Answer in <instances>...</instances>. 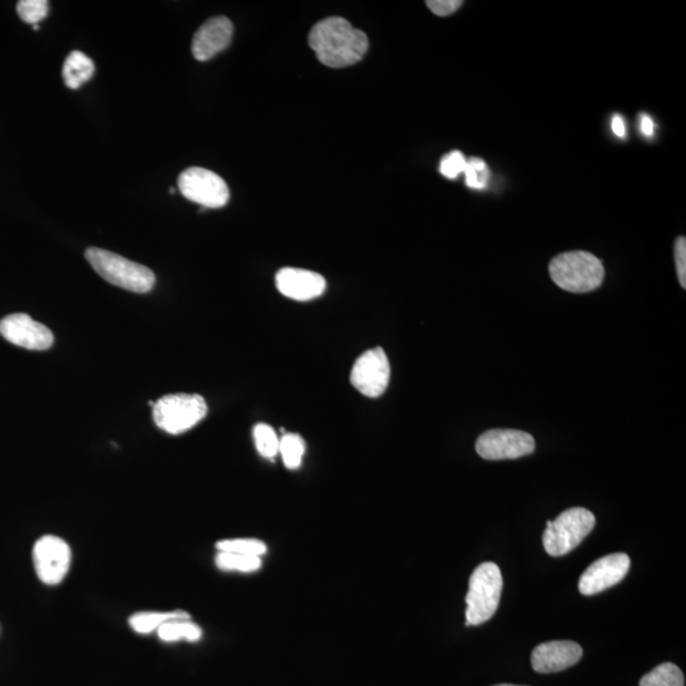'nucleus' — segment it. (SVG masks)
I'll return each mask as SVG.
<instances>
[{
    "instance_id": "nucleus-1",
    "label": "nucleus",
    "mask_w": 686,
    "mask_h": 686,
    "mask_svg": "<svg viewBox=\"0 0 686 686\" xmlns=\"http://www.w3.org/2000/svg\"><path fill=\"white\" fill-rule=\"evenodd\" d=\"M309 46L326 67L346 68L363 60L369 40L345 18L330 17L312 28Z\"/></svg>"
},
{
    "instance_id": "nucleus-2",
    "label": "nucleus",
    "mask_w": 686,
    "mask_h": 686,
    "mask_svg": "<svg viewBox=\"0 0 686 686\" xmlns=\"http://www.w3.org/2000/svg\"><path fill=\"white\" fill-rule=\"evenodd\" d=\"M554 284L570 293H590L603 284L605 270L598 257L585 251L561 253L549 263Z\"/></svg>"
},
{
    "instance_id": "nucleus-3",
    "label": "nucleus",
    "mask_w": 686,
    "mask_h": 686,
    "mask_svg": "<svg viewBox=\"0 0 686 686\" xmlns=\"http://www.w3.org/2000/svg\"><path fill=\"white\" fill-rule=\"evenodd\" d=\"M86 258L107 283L138 294L149 293L153 289L155 276L148 267L95 247L87 249Z\"/></svg>"
},
{
    "instance_id": "nucleus-4",
    "label": "nucleus",
    "mask_w": 686,
    "mask_h": 686,
    "mask_svg": "<svg viewBox=\"0 0 686 686\" xmlns=\"http://www.w3.org/2000/svg\"><path fill=\"white\" fill-rule=\"evenodd\" d=\"M502 587L504 580L495 563H482L474 570L465 598V626H481L495 615L500 604Z\"/></svg>"
},
{
    "instance_id": "nucleus-5",
    "label": "nucleus",
    "mask_w": 686,
    "mask_h": 686,
    "mask_svg": "<svg viewBox=\"0 0 686 686\" xmlns=\"http://www.w3.org/2000/svg\"><path fill=\"white\" fill-rule=\"evenodd\" d=\"M595 524V515L584 507L563 511L556 520L547 521L543 535L545 552L552 557L566 556L592 532Z\"/></svg>"
},
{
    "instance_id": "nucleus-6",
    "label": "nucleus",
    "mask_w": 686,
    "mask_h": 686,
    "mask_svg": "<svg viewBox=\"0 0 686 686\" xmlns=\"http://www.w3.org/2000/svg\"><path fill=\"white\" fill-rule=\"evenodd\" d=\"M208 415V404L199 394H168L153 404V418L159 429L171 435L189 431Z\"/></svg>"
},
{
    "instance_id": "nucleus-7",
    "label": "nucleus",
    "mask_w": 686,
    "mask_h": 686,
    "mask_svg": "<svg viewBox=\"0 0 686 686\" xmlns=\"http://www.w3.org/2000/svg\"><path fill=\"white\" fill-rule=\"evenodd\" d=\"M178 189L187 200L208 209L223 208L230 197L229 187L223 178L201 167L183 171L178 177Z\"/></svg>"
},
{
    "instance_id": "nucleus-8",
    "label": "nucleus",
    "mask_w": 686,
    "mask_h": 686,
    "mask_svg": "<svg viewBox=\"0 0 686 686\" xmlns=\"http://www.w3.org/2000/svg\"><path fill=\"white\" fill-rule=\"evenodd\" d=\"M391 379V364L380 347L365 351L351 370V384L363 396L378 398L387 391Z\"/></svg>"
},
{
    "instance_id": "nucleus-9",
    "label": "nucleus",
    "mask_w": 686,
    "mask_h": 686,
    "mask_svg": "<svg viewBox=\"0 0 686 686\" xmlns=\"http://www.w3.org/2000/svg\"><path fill=\"white\" fill-rule=\"evenodd\" d=\"M72 563V551L67 542L45 535L34 547V565L37 576L45 585L56 586L68 575Z\"/></svg>"
},
{
    "instance_id": "nucleus-10",
    "label": "nucleus",
    "mask_w": 686,
    "mask_h": 686,
    "mask_svg": "<svg viewBox=\"0 0 686 686\" xmlns=\"http://www.w3.org/2000/svg\"><path fill=\"white\" fill-rule=\"evenodd\" d=\"M476 450L486 460L519 459L533 453L535 440L524 431L490 430L479 436Z\"/></svg>"
},
{
    "instance_id": "nucleus-11",
    "label": "nucleus",
    "mask_w": 686,
    "mask_h": 686,
    "mask_svg": "<svg viewBox=\"0 0 686 686\" xmlns=\"http://www.w3.org/2000/svg\"><path fill=\"white\" fill-rule=\"evenodd\" d=\"M631 558L626 553L609 554L587 567L582 573L579 590L582 595L591 596L610 589L627 576Z\"/></svg>"
},
{
    "instance_id": "nucleus-12",
    "label": "nucleus",
    "mask_w": 686,
    "mask_h": 686,
    "mask_svg": "<svg viewBox=\"0 0 686 686\" xmlns=\"http://www.w3.org/2000/svg\"><path fill=\"white\" fill-rule=\"evenodd\" d=\"M0 335L13 345L27 350L44 351L54 343L53 332L25 313L11 314L0 321Z\"/></svg>"
},
{
    "instance_id": "nucleus-13",
    "label": "nucleus",
    "mask_w": 686,
    "mask_h": 686,
    "mask_svg": "<svg viewBox=\"0 0 686 686\" xmlns=\"http://www.w3.org/2000/svg\"><path fill=\"white\" fill-rule=\"evenodd\" d=\"M326 279L317 272L285 267L276 274V288L286 298L308 302L326 291Z\"/></svg>"
},
{
    "instance_id": "nucleus-14",
    "label": "nucleus",
    "mask_w": 686,
    "mask_h": 686,
    "mask_svg": "<svg viewBox=\"0 0 686 686\" xmlns=\"http://www.w3.org/2000/svg\"><path fill=\"white\" fill-rule=\"evenodd\" d=\"M584 651L579 643L551 641L542 643L532 653V666L537 673L552 674L568 669L581 660Z\"/></svg>"
},
{
    "instance_id": "nucleus-15",
    "label": "nucleus",
    "mask_w": 686,
    "mask_h": 686,
    "mask_svg": "<svg viewBox=\"0 0 686 686\" xmlns=\"http://www.w3.org/2000/svg\"><path fill=\"white\" fill-rule=\"evenodd\" d=\"M233 37V23L224 16L210 18L192 40V54L199 61H208L228 48Z\"/></svg>"
},
{
    "instance_id": "nucleus-16",
    "label": "nucleus",
    "mask_w": 686,
    "mask_h": 686,
    "mask_svg": "<svg viewBox=\"0 0 686 686\" xmlns=\"http://www.w3.org/2000/svg\"><path fill=\"white\" fill-rule=\"evenodd\" d=\"M95 63L81 51H73L65 59L63 68L64 83L70 89H78L95 74Z\"/></svg>"
},
{
    "instance_id": "nucleus-17",
    "label": "nucleus",
    "mask_w": 686,
    "mask_h": 686,
    "mask_svg": "<svg viewBox=\"0 0 686 686\" xmlns=\"http://www.w3.org/2000/svg\"><path fill=\"white\" fill-rule=\"evenodd\" d=\"M187 618H191V615L187 612H183V610H175V612L167 613L142 612L136 613L133 617H130L129 624L136 633L150 634L157 632L159 628L164 626V624L171 622V620Z\"/></svg>"
},
{
    "instance_id": "nucleus-18",
    "label": "nucleus",
    "mask_w": 686,
    "mask_h": 686,
    "mask_svg": "<svg viewBox=\"0 0 686 686\" xmlns=\"http://www.w3.org/2000/svg\"><path fill=\"white\" fill-rule=\"evenodd\" d=\"M157 634L163 642H197L202 637V629L191 618L175 619L159 628Z\"/></svg>"
},
{
    "instance_id": "nucleus-19",
    "label": "nucleus",
    "mask_w": 686,
    "mask_h": 686,
    "mask_svg": "<svg viewBox=\"0 0 686 686\" xmlns=\"http://www.w3.org/2000/svg\"><path fill=\"white\" fill-rule=\"evenodd\" d=\"M683 671L671 662H665L643 676L639 686H684Z\"/></svg>"
},
{
    "instance_id": "nucleus-20",
    "label": "nucleus",
    "mask_w": 686,
    "mask_h": 686,
    "mask_svg": "<svg viewBox=\"0 0 686 686\" xmlns=\"http://www.w3.org/2000/svg\"><path fill=\"white\" fill-rule=\"evenodd\" d=\"M219 570L227 572L253 573L262 566L261 557L242 556V554L219 552L215 557Z\"/></svg>"
},
{
    "instance_id": "nucleus-21",
    "label": "nucleus",
    "mask_w": 686,
    "mask_h": 686,
    "mask_svg": "<svg viewBox=\"0 0 686 686\" xmlns=\"http://www.w3.org/2000/svg\"><path fill=\"white\" fill-rule=\"evenodd\" d=\"M305 454V443L298 434H285L280 439L279 455L283 458L285 467L295 471L302 465Z\"/></svg>"
},
{
    "instance_id": "nucleus-22",
    "label": "nucleus",
    "mask_w": 686,
    "mask_h": 686,
    "mask_svg": "<svg viewBox=\"0 0 686 686\" xmlns=\"http://www.w3.org/2000/svg\"><path fill=\"white\" fill-rule=\"evenodd\" d=\"M218 552L242 554V556L261 557L267 552V545L258 539H225L216 544Z\"/></svg>"
},
{
    "instance_id": "nucleus-23",
    "label": "nucleus",
    "mask_w": 686,
    "mask_h": 686,
    "mask_svg": "<svg viewBox=\"0 0 686 686\" xmlns=\"http://www.w3.org/2000/svg\"><path fill=\"white\" fill-rule=\"evenodd\" d=\"M253 439L258 453L266 459H274L279 455L280 438L271 426L258 424L253 429Z\"/></svg>"
},
{
    "instance_id": "nucleus-24",
    "label": "nucleus",
    "mask_w": 686,
    "mask_h": 686,
    "mask_svg": "<svg viewBox=\"0 0 686 686\" xmlns=\"http://www.w3.org/2000/svg\"><path fill=\"white\" fill-rule=\"evenodd\" d=\"M17 12L23 22L35 26L48 16L49 3L46 0H21L17 4Z\"/></svg>"
},
{
    "instance_id": "nucleus-25",
    "label": "nucleus",
    "mask_w": 686,
    "mask_h": 686,
    "mask_svg": "<svg viewBox=\"0 0 686 686\" xmlns=\"http://www.w3.org/2000/svg\"><path fill=\"white\" fill-rule=\"evenodd\" d=\"M465 183L474 190H483L487 186L490 171L485 161L481 158H471L465 167Z\"/></svg>"
},
{
    "instance_id": "nucleus-26",
    "label": "nucleus",
    "mask_w": 686,
    "mask_h": 686,
    "mask_svg": "<svg viewBox=\"0 0 686 686\" xmlns=\"http://www.w3.org/2000/svg\"><path fill=\"white\" fill-rule=\"evenodd\" d=\"M465 167H467V159L462 153L455 150V152H451L441 159L440 172L449 180H455L464 173Z\"/></svg>"
},
{
    "instance_id": "nucleus-27",
    "label": "nucleus",
    "mask_w": 686,
    "mask_h": 686,
    "mask_svg": "<svg viewBox=\"0 0 686 686\" xmlns=\"http://www.w3.org/2000/svg\"><path fill=\"white\" fill-rule=\"evenodd\" d=\"M426 6L436 16L446 17L458 11L463 6L462 0H429Z\"/></svg>"
},
{
    "instance_id": "nucleus-28",
    "label": "nucleus",
    "mask_w": 686,
    "mask_h": 686,
    "mask_svg": "<svg viewBox=\"0 0 686 686\" xmlns=\"http://www.w3.org/2000/svg\"><path fill=\"white\" fill-rule=\"evenodd\" d=\"M675 262L678 270L679 283L686 288V241L679 237L675 242Z\"/></svg>"
},
{
    "instance_id": "nucleus-29",
    "label": "nucleus",
    "mask_w": 686,
    "mask_h": 686,
    "mask_svg": "<svg viewBox=\"0 0 686 686\" xmlns=\"http://www.w3.org/2000/svg\"><path fill=\"white\" fill-rule=\"evenodd\" d=\"M612 129L613 133L618 136V138H624L626 136L627 131H626V124H624V120L622 116L615 115L613 117L612 121Z\"/></svg>"
},
{
    "instance_id": "nucleus-30",
    "label": "nucleus",
    "mask_w": 686,
    "mask_h": 686,
    "mask_svg": "<svg viewBox=\"0 0 686 686\" xmlns=\"http://www.w3.org/2000/svg\"><path fill=\"white\" fill-rule=\"evenodd\" d=\"M639 128H641L643 135L648 136V138H650V136L653 135V131H655V124H653V121L650 116L642 115L641 124H639Z\"/></svg>"
},
{
    "instance_id": "nucleus-31",
    "label": "nucleus",
    "mask_w": 686,
    "mask_h": 686,
    "mask_svg": "<svg viewBox=\"0 0 686 686\" xmlns=\"http://www.w3.org/2000/svg\"><path fill=\"white\" fill-rule=\"evenodd\" d=\"M34 30H35V31H39V30H40L39 25H35V26H34Z\"/></svg>"
},
{
    "instance_id": "nucleus-32",
    "label": "nucleus",
    "mask_w": 686,
    "mask_h": 686,
    "mask_svg": "<svg viewBox=\"0 0 686 686\" xmlns=\"http://www.w3.org/2000/svg\"><path fill=\"white\" fill-rule=\"evenodd\" d=\"M496 686H519V685L502 684V685H496Z\"/></svg>"
}]
</instances>
